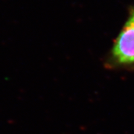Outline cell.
<instances>
[{
    "instance_id": "cell-1",
    "label": "cell",
    "mask_w": 134,
    "mask_h": 134,
    "mask_svg": "<svg viewBox=\"0 0 134 134\" xmlns=\"http://www.w3.org/2000/svg\"><path fill=\"white\" fill-rule=\"evenodd\" d=\"M107 63L113 67L134 66V7L115 39Z\"/></svg>"
}]
</instances>
